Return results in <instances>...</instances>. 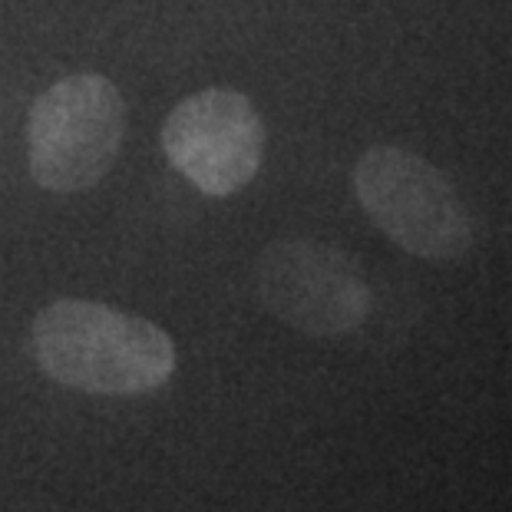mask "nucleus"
Wrapping results in <instances>:
<instances>
[{
    "label": "nucleus",
    "mask_w": 512,
    "mask_h": 512,
    "mask_svg": "<svg viewBox=\"0 0 512 512\" xmlns=\"http://www.w3.org/2000/svg\"><path fill=\"white\" fill-rule=\"evenodd\" d=\"M354 192L390 242L427 261H460L473 248V219L446 172L400 146L367 149Z\"/></svg>",
    "instance_id": "7ed1b4c3"
},
{
    "label": "nucleus",
    "mask_w": 512,
    "mask_h": 512,
    "mask_svg": "<svg viewBox=\"0 0 512 512\" xmlns=\"http://www.w3.org/2000/svg\"><path fill=\"white\" fill-rule=\"evenodd\" d=\"M258 298L308 337H344L367 321L374 298L361 265L331 242L278 238L258 258Z\"/></svg>",
    "instance_id": "20e7f679"
},
{
    "label": "nucleus",
    "mask_w": 512,
    "mask_h": 512,
    "mask_svg": "<svg viewBox=\"0 0 512 512\" xmlns=\"http://www.w3.org/2000/svg\"><path fill=\"white\" fill-rule=\"evenodd\" d=\"M30 351L53 384L96 397L166 387L179 354L156 321L86 298H57L30 324Z\"/></svg>",
    "instance_id": "f257e3e1"
},
{
    "label": "nucleus",
    "mask_w": 512,
    "mask_h": 512,
    "mask_svg": "<svg viewBox=\"0 0 512 512\" xmlns=\"http://www.w3.org/2000/svg\"><path fill=\"white\" fill-rule=\"evenodd\" d=\"M126 103L103 73L50 83L27 113V169L40 189L73 195L93 189L123 149Z\"/></svg>",
    "instance_id": "f03ea898"
},
{
    "label": "nucleus",
    "mask_w": 512,
    "mask_h": 512,
    "mask_svg": "<svg viewBox=\"0 0 512 512\" xmlns=\"http://www.w3.org/2000/svg\"><path fill=\"white\" fill-rule=\"evenodd\" d=\"M169 166L195 189L228 199L248 189L265 159V123L245 93L228 86L199 90L166 116L159 133Z\"/></svg>",
    "instance_id": "39448f33"
}]
</instances>
